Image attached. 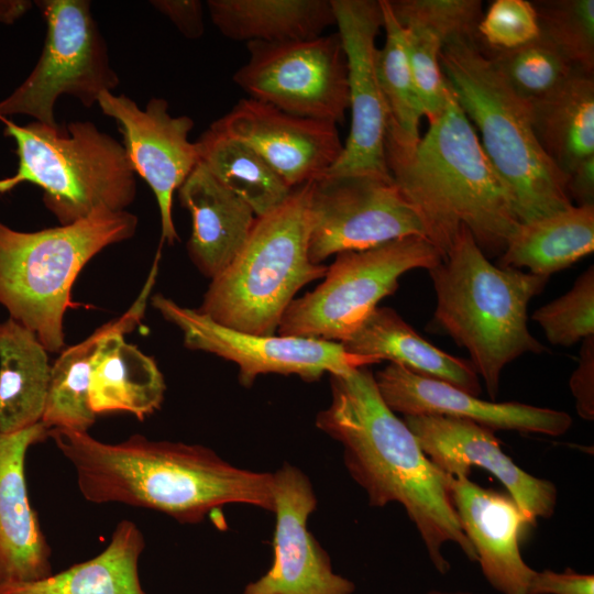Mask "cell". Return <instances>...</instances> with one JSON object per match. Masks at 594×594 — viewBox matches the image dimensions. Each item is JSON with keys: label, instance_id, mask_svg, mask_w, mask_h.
Instances as JSON below:
<instances>
[{"label": "cell", "instance_id": "6da1fadb", "mask_svg": "<svg viewBox=\"0 0 594 594\" xmlns=\"http://www.w3.org/2000/svg\"><path fill=\"white\" fill-rule=\"evenodd\" d=\"M331 403L320 411L317 427L339 441L352 479L372 506L400 504L415 524L436 570L450 563L442 547L453 542L477 562L462 530L449 490V475L421 450L416 437L385 404L367 366L330 375Z\"/></svg>", "mask_w": 594, "mask_h": 594}, {"label": "cell", "instance_id": "7a4b0ae2", "mask_svg": "<svg viewBox=\"0 0 594 594\" xmlns=\"http://www.w3.org/2000/svg\"><path fill=\"white\" fill-rule=\"evenodd\" d=\"M48 437L75 469L80 494L95 504L148 508L186 524L232 503L275 510L273 474L237 468L199 444L141 435L106 443L65 428L50 429Z\"/></svg>", "mask_w": 594, "mask_h": 594}, {"label": "cell", "instance_id": "3957f363", "mask_svg": "<svg viewBox=\"0 0 594 594\" xmlns=\"http://www.w3.org/2000/svg\"><path fill=\"white\" fill-rule=\"evenodd\" d=\"M388 172L442 256L461 227L484 254L501 255L519 219L504 183L452 91L441 114L414 146L386 135Z\"/></svg>", "mask_w": 594, "mask_h": 594}, {"label": "cell", "instance_id": "277c9868", "mask_svg": "<svg viewBox=\"0 0 594 594\" xmlns=\"http://www.w3.org/2000/svg\"><path fill=\"white\" fill-rule=\"evenodd\" d=\"M428 272L437 298L433 323L468 350L494 402L508 363L546 351L528 329V305L549 278L493 264L466 227Z\"/></svg>", "mask_w": 594, "mask_h": 594}, {"label": "cell", "instance_id": "5b68a950", "mask_svg": "<svg viewBox=\"0 0 594 594\" xmlns=\"http://www.w3.org/2000/svg\"><path fill=\"white\" fill-rule=\"evenodd\" d=\"M439 61L455 101L481 134V146L507 188L519 222L571 207L568 176L540 146L530 107L507 85L480 41H451Z\"/></svg>", "mask_w": 594, "mask_h": 594}, {"label": "cell", "instance_id": "8992f818", "mask_svg": "<svg viewBox=\"0 0 594 594\" xmlns=\"http://www.w3.org/2000/svg\"><path fill=\"white\" fill-rule=\"evenodd\" d=\"M138 217L99 209L66 226L14 230L0 221V305L52 353L65 346L64 316L82 267L105 248L132 238Z\"/></svg>", "mask_w": 594, "mask_h": 594}, {"label": "cell", "instance_id": "52a82bcc", "mask_svg": "<svg viewBox=\"0 0 594 594\" xmlns=\"http://www.w3.org/2000/svg\"><path fill=\"white\" fill-rule=\"evenodd\" d=\"M310 183L257 217L243 249L211 279L198 309L241 332L274 336L284 312L306 284L327 273L308 255Z\"/></svg>", "mask_w": 594, "mask_h": 594}, {"label": "cell", "instance_id": "ba28073f", "mask_svg": "<svg viewBox=\"0 0 594 594\" xmlns=\"http://www.w3.org/2000/svg\"><path fill=\"white\" fill-rule=\"evenodd\" d=\"M4 122L14 140L18 168L0 179V194L31 183L44 191L45 207L61 226L99 209L124 211L136 197V178L122 144L90 121L48 127L37 121Z\"/></svg>", "mask_w": 594, "mask_h": 594}, {"label": "cell", "instance_id": "9c48e42d", "mask_svg": "<svg viewBox=\"0 0 594 594\" xmlns=\"http://www.w3.org/2000/svg\"><path fill=\"white\" fill-rule=\"evenodd\" d=\"M442 258L436 245L421 235L338 253L323 282L290 302L277 330L280 336L341 342L398 288L403 274L429 271Z\"/></svg>", "mask_w": 594, "mask_h": 594}, {"label": "cell", "instance_id": "30bf717a", "mask_svg": "<svg viewBox=\"0 0 594 594\" xmlns=\"http://www.w3.org/2000/svg\"><path fill=\"white\" fill-rule=\"evenodd\" d=\"M46 22L42 54L25 80L0 101V119L24 114L57 127L54 107L72 96L85 107L98 102L120 80L87 0L35 1Z\"/></svg>", "mask_w": 594, "mask_h": 594}, {"label": "cell", "instance_id": "8fae6325", "mask_svg": "<svg viewBox=\"0 0 594 594\" xmlns=\"http://www.w3.org/2000/svg\"><path fill=\"white\" fill-rule=\"evenodd\" d=\"M233 81L249 98L336 124L349 109L348 64L339 33L290 42H249Z\"/></svg>", "mask_w": 594, "mask_h": 594}, {"label": "cell", "instance_id": "7c38bea8", "mask_svg": "<svg viewBox=\"0 0 594 594\" xmlns=\"http://www.w3.org/2000/svg\"><path fill=\"white\" fill-rule=\"evenodd\" d=\"M408 235L426 237L425 227L392 177L324 174L310 183L308 255L314 264Z\"/></svg>", "mask_w": 594, "mask_h": 594}, {"label": "cell", "instance_id": "4fadbf2b", "mask_svg": "<svg viewBox=\"0 0 594 594\" xmlns=\"http://www.w3.org/2000/svg\"><path fill=\"white\" fill-rule=\"evenodd\" d=\"M153 307L183 333L190 350L216 354L238 364L239 378L250 386L261 374H296L305 381L318 380L323 373L346 374L380 363L346 352L340 342L293 336H262L221 326L198 309L179 306L156 294Z\"/></svg>", "mask_w": 594, "mask_h": 594}, {"label": "cell", "instance_id": "5bb4252c", "mask_svg": "<svg viewBox=\"0 0 594 594\" xmlns=\"http://www.w3.org/2000/svg\"><path fill=\"white\" fill-rule=\"evenodd\" d=\"M348 64L351 128L329 175L392 177L385 160L388 123L376 74V36L383 28L380 0H331Z\"/></svg>", "mask_w": 594, "mask_h": 594}, {"label": "cell", "instance_id": "9a60e30c", "mask_svg": "<svg viewBox=\"0 0 594 594\" xmlns=\"http://www.w3.org/2000/svg\"><path fill=\"white\" fill-rule=\"evenodd\" d=\"M97 103L117 122L134 173L155 195L161 215V246L164 242L174 244L178 239L172 212L174 193L199 163L196 142L188 140L193 119L170 116L163 98H152L141 109L125 95L105 91Z\"/></svg>", "mask_w": 594, "mask_h": 594}, {"label": "cell", "instance_id": "2e32d148", "mask_svg": "<svg viewBox=\"0 0 594 594\" xmlns=\"http://www.w3.org/2000/svg\"><path fill=\"white\" fill-rule=\"evenodd\" d=\"M276 525L274 561L242 594H352L354 583L337 574L307 527L317 499L308 477L285 464L273 473Z\"/></svg>", "mask_w": 594, "mask_h": 594}, {"label": "cell", "instance_id": "e0dca14e", "mask_svg": "<svg viewBox=\"0 0 594 594\" xmlns=\"http://www.w3.org/2000/svg\"><path fill=\"white\" fill-rule=\"evenodd\" d=\"M337 125L244 98L210 127L250 146L294 189L336 164L343 150Z\"/></svg>", "mask_w": 594, "mask_h": 594}, {"label": "cell", "instance_id": "ac0fdd59", "mask_svg": "<svg viewBox=\"0 0 594 594\" xmlns=\"http://www.w3.org/2000/svg\"><path fill=\"white\" fill-rule=\"evenodd\" d=\"M421 450L450 476H469L472 466L494 475L529 521L549 518L557 504V487L536 477L508 457L493 431L476 422L439 415L404 416Z\"/></svg>", "mask_w": 594, "mask_h": 594}, {"label": "cell", "instance_id": "d6986e66", "mask_svg": "<svg viewBox=\"0 0 594 594\" xmlns=\"http://www.w3.org/2000/svg\"><path fill=\"white\" fill-rule=\"evenodd\" d=\"M385 404L404 416L439 415L466 419L494 430L561 436L571 416L517 402H487L449 383L389 363L374 375Z\"/></svg>", "mask_w": 594, "mask_h": 594}, {"label": "cell", "instance_id": "ffe728a7", "mask_svg": "<svg viewBox=\"0 0 594 594\" xmlns=\"http://www.w3.org/2000/svg\"><path fill=\"white\" fill-rule=\"evenodd\" d=\"M449 490L486 581L501 594H527L536 571L519 546L522 530L532 525L527 516L508 494L484 488L469 476L449 475Z\"/></svg>", "mask_w": 594, "mask_h": 594}, {"label": "cell", "instance_id": "44dd1931", "mask_svg": "<svg viewBox=\"0 0 594 594\" xmlns=\"http://www.w3.org/2000/svg\"><path fill=\"white\" fill-rule=\"evenodd\" d=\"M160 254L134 304L98 342L89 381V406L95 415L124 411L144 420L162 405L165 381L155 360L128 343L124 334L144 315L146 300L157 274Z\"/></svg>", "mask_w": 594, "mask_h": 594}, {"label": "cell", "instance_id": "7402d4cb", "mask_svg": "<svg viewBox=\"0 0 594 594\" xmlns=\"http://www.w3.org/2000/svg\"><path fill=\"white\" fill-rule=\"evenodd\" d=\"M41 421L14 433L0 432V585L51 575V548L28 496L25 457L48 438Z\"/></svg>", "mask_w": 594, "mask_h": 594}, {"label": "cell", "instance_id": "603a6c76", "mask_svg": "<svg viewBox=\"0 0 594 594\" xmlns=\"http://www.w3.org/2000/svg\"><path fill=\"white\" fill-rule=\"evenodd\" d=\"M177 193L193 220L188 255L205 276L213 279L243 249L257 217L200 162Z\"/></svg>", "mask_w": 594, "mask_h": 594}, {"label": "cell", "instance_id": "cb8c5ba5", "mask_svg": "<svg viewBox=\"0 0 594 594\" xmlns=\"http://www.w3.org/2000/svg\"><path fill=\"white\" fill-rule=\"evenodd\" d=\"M340 343L351 354L378 362L387 360L475 396L481 394L479 375L469 360L451 355L426 341L392 308L376 307Z\"/></svg>", "mask_w": 594, "mask_h": 594}, {"label": "cell", "instance_id": "d4e9b609", "mask_svg": "<svg viewBox=\"0 0 594 594\" xmlns=\"http://www.w3.org/2000/svg\"><path fill=\"white\" fill-rule=\"evenodd\" d=\"M213 25L235 42H290L336 25L331 0H208Z\"/></svg>", "mask_w": 594, "mask_h": 594}, {"label": "cell", "instance_id": "484cf974", "mask_svg": "<svg viewBox=\"0 0 594 594\" xmlns=\"http://www.w3.org/2000/svg\"><path fill=\"white\" fill-rule=\"evenodd\" d=\"M144 536L121 520L103 551L58 573L29 582L0 585V594H146L139 575Z\"/></svg>", "mask_w": 594, "mask_h": 594}, {"label": "cell", "instance_id": "4316f807", "mask_svg": "<svg viewBox=\"0 0 594 594\" xmlns=\"http://www.w3.org/2000/svg\"><path fill=\"white\" fill-rule=\"evenodd\" d=\"M34 332L8 318L0 322V432L42 421L52 365Z\"/></svg>", "mask_w": 594, "mask_h": 594}, {"label": "cell", "instance_id": "83f0119b", "mask_svg": "<svg viewBox=\"0 0 594 594\" xmlns=\"http://www.w3.org/2000/svg\"><path fill=\"white\" fill-rule=\"evenodd\" d=\"M594 250V206H574L520 223L497 264L550 277Z\"/></svg>", "mask_w": 594, "mask_h": 594}, {"label": "cell", "instance_id": "f1b7e54d", "mask_svg": "<svg viewBox=\"0 0 594 594\" xmlns=\"http://www.w3.org/2000/svg\"><path fill=\"white\" fill-rule=\"evenodd\" d=\"M535 135L556 166L569 175L594 156V76L582 70L549 99L530 107Z\"/></svg>", "mask_w": 594, "mask_h": 594}, {"label": "cell", "instance_id": "f546056e", "mask_svg": "<svg viewBox=\"0 0 594 594\" xmlns=\"http://www.w3.org/2000/svg\"><path fill=\"white\" fill-rule=\"evenodd\" d=\"M199 162L256 217L283 205L294 190L250 146L209 127L196 141Z\"/></svg>", "mask_w": 594, "mask_h": 594}, {"label": "cell", "instance_id": "4dcf8cb0", "mask_svg": "<svg viewBox=\"0 0 594 594\" xmlns=\"http://www.w3.org/2000/svg\"><path fill=\"white\" fill-rule=\"evenodd\" d=\"M385 42L376 52V74L388 114L386 135L395 142L414 146L420 140L419 122L424 117L409 63L405 33L388 0H380Z\"/></svg>", "mask_w": 594, "mask_h": 594}, {"label": "cell", "instance_id": "1f68e13d", "mask_svg": "<svg viewBox=\"0 0 594 594\" xmlns=\"http://www.w3.org/2000/svg\"><path fill=\"white\" fill-rule=\"evenodd\" d=\"M114 319L101 326L81 342L64 349L51 369V378L42 422L48 428L88 431L96 415L89 406L91 362L100 339Z\"/></svg>", "mask_w": 594, "mask_h": 594}, {"label": "cell", "instance_id": "d6a6232c", "mask_svg": "<svg viewBox=\"0 0 594 594\" xmlns=\"http://www.w3.org/2000/svg\"><path fill=\"white\" fill-rule=\"evenodd\" d=\"M481 47L512 90L529 107L556 95L580 70L541 34L513 50H491L482 44Z\"/></svg>", "mask_w": 594, "mask_h": 594}, {"label": "cell", "instance_id": "836d02e7", "mask_svg": "<svg viewBox=\"0 0 594 594\" xmlns=\"http://www.w3.org/2000/svg\"><path fill=\"white\" fill-rule=\"evenodd\" d=\"M535 6L540 34L578 69L594 72V1L542 0Z\"/></svg>", "mask_w": 594, "mask_h": 594}, {"label": "cell", "instance_id": "e575fe53", "mask_svg": "<svg viewBox=\"0 0 594 594\" xmlns=\"http://www.w3.org/2000/svg\"><path fill=\"white\" fill-rule=\"evenodd\" d=\"M548 341L570 346L594 336V268L587 267L564 295L532 314Z\"/></svg>", "mask_w": 594, "mask_h": 594}, {"label": "cell", "instance_id": "d590c367", "mask_svg": "<svg viewBox=\"0 0 594 594\" xmlns=\"http://www.w3.org/2000/svg\"><path fill=\"white\" fill-rule=\"evenodd\" d=\"M402 24H417L435 33L444 44L455 40H479L484 14L480 0H388Z\"/></svg>", "mask_w": 594, "mask_h": 594}, {"label": "cell", "instance_id": "8d00e7d4", "mask_svg": "<svg viewBox=\"0 0 594 594\" xmlns=\"http://www.w3.org/2000/svg\"><path fill=\"white\" fill-rule=\"evenodd\" d=\"M402 28L424 117L432 122L443 111L450 95L439 61L443 43L420 25L405 24Z\"/></svg>", "mask_w": 594, "mask_h": 594}, {"label": "cell", "instance_id": "74e56055", "mask_svg": "<svg viewBox=\"0 0 594 594\" xmlns=\"http://www.w3.org/2000/svg\"><path fill=\"white\" fill-rule=\"evenodd\" d=\"M480 43L491 50L507 51L540 36L537 12L527 0H495L477 28Z\"/></svg>", "mask_w": 594, "mask_h": 594}, {"label": "cell", "instance_id": "f35d334b", "mask_svg": "<svg viewBox=\"0 0 594 594\" xmlns=\"http://www.w3.org/2000/svg\"><path fill=\"white\" fill-rule=\"evenodd\" d=\"M527 594H594V575L569 568L535 571Z\"/></svg>", "mask_w": 594, "mask_h": 594}, {"label": "cell", "instance_id": "ab89813d", "mask_svg": "<svg viewBox=\"0 0 594 594\" xmlns=\"http://www.w3.org/2000/svg\"><path fill=\"white\" fill-rule=\"evenodd\" d=\"M570 388L576 400L578 414L594 418V336L582 341L578 367L571 375Z\"/></svg>", "mask_w": 594, "mask_h": 594}, {"label": "cell", "instance_id": "60d3db41", "mask_svg": "<svg viewBox=\"0 0 594 594\" xmlns=\"http://www.w3.org/2000/svg\"><path fill=\"white\" fill-rule=\"evenodd\" d=\"M151 4L167 16L188 40H198L205 32L204 4L199 0H153Z\"/></svg>", "mask_w": 594, "mask_h": 594}, {"label": "cell", "instance_id": "b9f144b4", "mask_svg": "<svg viewBox=\"0 0 594 594\" xmlns=\"http://www.w3.org/2000/svg\"><path fill=\"white\" fill-rule=\"evenodd\" d=\"M566 193L576 206H594V156L584 160L568 175Z\"/></svg>", "mask_w": 594, "mask_h": 594}, {"label": "cell", "instance_id": "7bdbcfd3", "mask_svg": "<svg viewBox=\"0 0 594 594\" xmlns=\"http://www.w3.org/2000/svg\"><path fill=\"white\" fill-rule=\"evenodd\" d=\"M32 7L26 0H0V22L11 24Z\"/></svg>", "mask_w": 594, "mask_h": 594}, {"label": "cell", "instance_id": "ee69618b", "mask_svg": "<svg viewBox=\"0 0 594 594\" xmlns=\"http://www.w3.org/2000/svg\"><path fill=\"white\" fill-rule=\"evenodd\" d=\"M426 594H472V593H469V592H446V591H438V590H432V591H429L428 593Z\"/></svg>", "mask_w": 594, "mask_h": 594}]
</instances>
